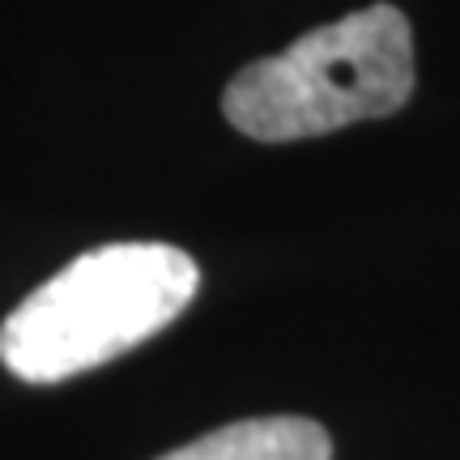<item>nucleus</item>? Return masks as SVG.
I'll list each match as a JSON object with an SVG mask.
<instances>
[{
  "label": "nucleus",
  "mask_w": 460,
  "mask_h": 460,
  "mask_svg": "<svg viewBox=\"0 0 460 460\" xmlns=\"http://www.w3.org/2000/svg\"><path fill=\"white\" fill-rule=\"evenodd\" d=\"M413 94V31L396 4L307 31L286 51L252 60L222 90V115L252 141H303L384 119Z\"/></svg>",
  "instance_id": "f03ea898"
},
{
  "label": "nucleus",
  "mask_w": 460,
  "mask_h": 460,
  "mask_svg": "<svg viewBox=\"0 0 460 460\" xmlns=\"http://www.w3.org/2000/svg\"><path fill=\"white\" fill-rule=\"evenodd\" d=\"M197 261L171 243L82 252L0 324V362L26 384H56L128 354L197 298Z\"/></svg>",
  "instance_id": "f257e3e1"
},
{
  "label": "nucleus",
  "mask_w": 460,
  "mask_h": 460,
  "mask_svg": "<svg viewBox=\"0 0 460 460\" xmlns=\"http://www.w3.org/2000/svg\"><path fill=\"white\" fill-rule=\"evenodd\" d=\"M158 460H332V439L312 418H247Z\"/></svg>",
  "instance_id": "7ed1b4c3"
}]
</instances>
